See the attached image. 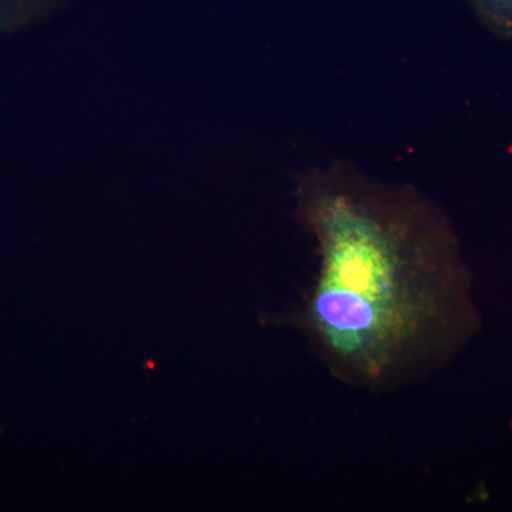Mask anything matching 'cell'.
<instances>
[{"instance_id": "cell-1", "label": "cell", "mask_w": 512, "mask_h": 512, "mask_svg": "<svg viewBox=\"0 0 512 512\" xmlns=\"http://www.w3.org/2000/svg\"><path fill=\"white\" fill-rule=\"evenodd\" d=\"M299 208L318 272L293 322L320 363L375 393L436 375L464 325L456 241L436 205L338 167L303 181Z\"/></svg>"}, {"instance_id": "cell-2", "label": "cell", "mask_w": 512, "mask_h": 512, "mask_svg": "<svg viewBox=\"0 0 512 512\" xmlns=\"http://www.w3.org/2000/svg\"><path fill=\"white\" fill-rule=\"evenodd\" d=\"M485 25L503 37H512V0H468Z\"/></svg>"}]
</instances>
